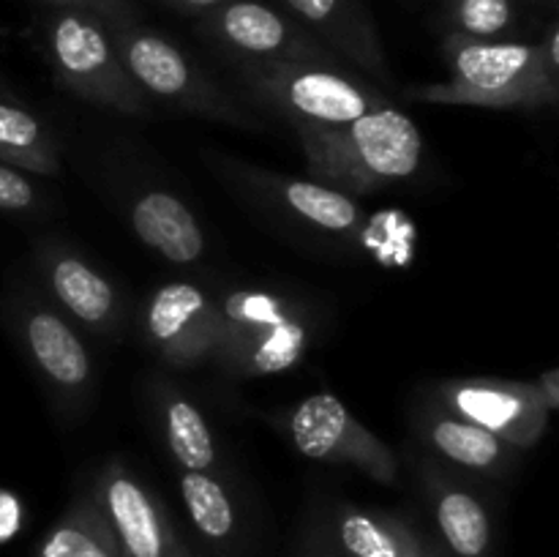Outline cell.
Returning a JSON list of instances; mask_svg holds the SVG:
<instances>
[{"label":"cell","mask_w":559,"mask_h":557,"mask_svg":"<svg viewBox=\"0 0 559 557\" xmlns=\"http://www.w3.org/2000/svg\"><path fill=\"white\" fill-rule=\"evenodd\" d=\"M448 36L473 42H506L519 25L516 0H448Z\"/></svg>","instance_id":"cell-24"},{"label":"cell","mask_w":559,"mask_h":557,"mask_svg":"<svg viewBox=\"0 0 559 557\" xmlns=\"http://www.w3.org/2000/svg\"><path fill=\"white\" fill-rule=\"evenodd\" d=\"M424 495L437 530L435 538L448 557H495V524L473 489L431 467L424 470Z\"/></svg>","instance_id":"cell-16"},{"label":"cell","mask_w":559,"mask_h":557,"mask_svg":"<svg viewBox=\"0 0 559 557\" xmlns=\"http://www.w3.org/2000/svg\"><path fill=\"white\" fill-rule=\"evenodd\" d=\"M156 415L175 464L191 473H213L218 464L216 437L202 410L173 386L156 388Z\"/></svg>","instance_id":"cell-20"},{"label":"cell","mask_w":559,"mask_h":557,"mask_svg":"<svg viewBox=\"0 0 559 557\" xmlns=\"http://www.w3.org/2000/svg\"><path fill=\"white\" fill-rule=\"evenodd\" d=\"M0 162L22 173L58 175L60 153L44 120L0 76Z\"/></svg>","instance_id":"cell-21"},{"label":"cell","mask_w":559,"mask_h":557,"mask_svg":"<svg viewBox=\"0 0 559 557\" xmlns=\"http://www.w3.org/2000/svg\"><path fill=\"white\" fill-rule=\"evenodd\" d=\"M178 489L197 533L213 546H229L238 535V506L233 491L213 473L180 470Z\"/></svg>","instance_id":"cell-23"},{"label":"cell","mask_w":559,"mask_h":557,"mask_svg":"<svg viewBox=\"0 0 559 557\" xmlns=\"http://www.w3.org/2000/svg\"><path fill=\"white\" fill-rule=\"evenodd\" d=\"M129 224L142 244L175 265H191L205 254V233L194 211L173 191H142L129 208Z\"/></svg>","instance_id":"cell-19"},{"label":"cell","mask_w":559,"mask_h":557,"mask_svg":"<svg viewBox=\"0 0 559 557\" xmlns=\"http://www.w3.org/2000/svg\"><path fill=\"white\" fill-rule=\"evenodd\" d=\"M120 557H175L183 546L164 502L123 464L107 459L91 486Z\"/></svg>","instance_id":"cell-9"},{"label":"cell","mask_w":559,"mask_h":557,"mask_svg":"<svg viewBox=\"0 0 559 557\" xmlns=\"http://www.w3.org/2000/svg\"><path fill=\"white\" fill-rule=\"evenodd\" d=\"M333 557H448L435 533L388 508L338 502L314 528Z\"/></svg>","instance_id":"cell-12"},{"label":"cell","mask_w":559,"mask_h":557,"mask_svg":"<svg viewBox=\"0 0 559 557\" xmlns=\"http://www.w3.org/2000/svg\"><path fill=\"white\" fill-rule=\"evenodd\" d=\"M431 396L445 410L511 442L519 451L535 446L549 426L551 413L540 402L535 382L459 377L437 382Z\"/></svg>","instance_id":"cell-10"},{"label":"cell","mask_w":559,"mask_h":557,"mask_svg":"<svg viewBox=\"0 0 559 557\" xmlns=\"http://www.w3.org/2000/svg\"><path fill=\"white\" fill-rule=\"evenodd\" d=\"M162 3L173 5V9L183 11V14L200 16V14H205V11L218 9L222 3H229V0H162Z\"/></svg>","instance_id":"cell-29"},{"label":"cell","mask_w":559,"mask_h":557,"mask_svg":"<svg viewBox=\"0 0 559 557\" xmlns=\"http://www.w3.org/2000/svg\"><path fill=\"white\" fill-rule=\"evenodd\" d=\"M549 3H555V0H549Z\"/></svg>","instance_id":"cell-32"},{"label":"cell","mask_w":559,"mask_h":557,"mask_svg":"<svg viewBox=\"0 0 559 557\" xmlns=\"http://www.w3.org/2000/svg\"><path fill=\"white\" fill-rule=\"evenodd\" d=\"M41 208V189L22 169L0 162V211L33 213Z\"/></svg>","instance_id":"cell-25"},{"label":"cell","mask_w":559,"mask_h":557,"mask_svg":"<svg viewBox=\"0 0 559 557\" xmlns=\"http://www.w3.org/2000/svg\"><path fill=\"white\" fill-rule=\"evenodd\" d=\"M115 47L134 85L180 112L229 126H251V118L167 36L136 22L109 27Z\"/></svg>","instance_id":"cell-6"},{"label":"cell","mask_w":559,"mask_h":557,"mask_svg":"<svg viewBox=\"0 0 559 557\" xmlns=\"http://www.w3.org/2000/svg\"><path fill=\"white\" fill-rule=\"evenodd\" d=\"M309 173L347 194H374L413 178L424 164V137L409 115L391 102L358 120L331 129H295Z\"/></svg>","instance_id":"cell-2"},{"label":"cell","mask_w":559,"mask_h":557,"mask_svg":"<svg viewBox=\"0 0 559 557\" xmlns=\"http://www.w3.org/2000/svg\"><path fill=\"white\" fill-rule=\"evenodd\" d=\"M41 271L55 304L85 328L112 333L120 322V295L104 273L63 246L41 251Z\"/></svg>","instance_id":"cell-15"},{"label":"cell","mask_w":559,"mask_h":557,"mask_svg":"<svg viewBox=\"0 0 559 557\" xmlns=\"http://www.w3.org/2000/svg\"><path fill=\"white\" fill-rule=\"evenodd\" d=\"M44 47L58 85L76 98L120 115L151 112V102L134 85L109 27L96 14L49 9L44 16Z\"/></svg>","instance_id":"cell-4"},{"label":"cell","mask_w":559,"mask_h":557,"mask_svg":"<svg viewBox=\"0 0 559 557\" xmlns=\"http://www.w3.org/2000/svg\"><path fill=\"white\" fill-rule=\"evenodd\" d=\"M33 557H120L91 489L71 500Z\"/></svg>","instance_id":"cell-22"},{"label":"cell","mask_w":559,"mask_h":557,"mask_svg":"<svg viewBox=\"0 0 559 557\" xmlns=\"http://www.w3.org/2000/svg\"><path fill=\"white\" fill-rule=\"evenodd\" d=\"M284 431L295 451L325 464H347L380 484H393L399 475L396 453L360 424L347 404L333 393H314L293 407L284 418Z\"/></svg>","instance_id":"cell-8"},{"label":"cell","mask_w":559,"mask_h":557,"mask_svg":"<svg viewBox=\"0 0 559 557\" xmlns=\"http://www.w3.org/2000/svg\"><path fill=\"white\" fill-rule=\"evenodd\" d=\"M145 342L164 364L197 369L216 349V300L197 284L169 282L147 298L142 311Z\"/></svg>","instance_id":"cell-11"},{"label":"cell","mask_w":559,"mask_h":557,"mask_svg":"<svg viewBox=\"0 0 559 557\" xmlns=\"http://www.w3.org/2000/svg\"><path fill=\"white\" fill-rule=\"evenodd\" d=\"M298 557H333V555H331V549L322 544L320 535H317L314 530H309V535L304 538V546H300Z\"/></svg>","instance_id":"cell-30"},{"label":"cell","mask_w":559,"mask_h":557,"mask_svg":"<svg viewBox=\"0 0 559 557\" xmlns=\"http://www.w3.org/2000/svg\"><path fill=\"white\" fill-rule=\"evenodd\" d=\"M309 322L293 300L267 289H233L216 300L213 358L235 377L295 369L309 349Z\"/></svg>","instance_id":"cell-3"},{"label":"cell","mask_w":559,"mask_h":557,"mask_svg":"<svg viewBox=\"0 0 559 557\" xmlns=\"http://www.w3.org/2000/svg\"><path fill=\"white\" fill-rule=\"evenodd\" d=\"M451 80L426 82L404 91L409 102L442 107L546 109L559 98V25L551 22L538 44L473 42L445 36L442 42Z\"/></svg>","instance_id":"cell-1"},{"label":"cell","mask_w":559,"mask_h":557,"mask_svg":"<svg viewBox=\"0 0 559 557\" xmlns=\"http://www.w3.org/2000/svg\"><path fill=\"white\" fill-rule=\"evenodd\" d=\"M16 333L44 386L63 404H82L93 386V360L71 322L41 300L16 309Z\"/></svg>","instance_id":"cell-13"},{"label":"cell","mask_w":559,"mask_h":557,"mask_svg":"<svg viewBox=\"0 0 559 557\" xmlns=\"http://www.w3.org/2000/svg\"><path fill=\"white\" fill-rule=\"evenodd\" d=\"M197 31L233 63H320L344 66L298 20L262 0H229L197 16Z\"/></svg>","instance_id":"cell-7"},{"label":"cell","mask_w":559,"mask_h":557,"mask_svg":"<svg viewBox=\"0 0 559 557\" xmlns=\"http://www.w3.org/2000/svg\"><path fill=\"white\" fill-rule=\"evenodd\" d=\"M36 3L49 5V9L91 11V14H96L107 27L140 20V11L131 5V0H36Z\"/></svg>","instance_id":"cell-26"},{"label":"cell","mask_w":559,"mask_h":557,"mask_svg":"<svg viewBox=\"0 0 559 557\" xmlns=\"http://www.w3.org/2000/svg\"><path fill=\"white\" fill-rule=\"evenodd\" d=\"M535 391H538L540 402L546 404V410L549 413H555L559 407V369H546L544 375L538 377V382H535Z\"/></svg>","instance_id":"cell-28"},{"label":"cell","mask_w":559,"mask_h":557,"mask_svg":"<svg viewBox=\"0 0 559 557\" xmlns=\"http://www.w3.org/2000/svg\"><path fill=\"white\" fill-rule=\"evenodd\" d=\"M420 437L429 442L431 451L440 453L448 462L480 475H506L516 462L519 448L500 440L491 431L469 424L462 415L451 413L440 402H431L415 415Z\"/></svg>","instance_id":"cell-17"},{"label":"cell","mask_w":559,"mask_h":557,"mask_svg":"<svg viewBox=\"0 0 559 557\" xmlns=\"http://www.w3.org/2000/svg\"><path fill=\"white\" fill-rule=\"evenodd\" d=\"M243 85L298 129H331L388 104L385 93L344 66L235 63Z\"/></svg>","instance_id":"cell-5"},{"label":"cell","mask_w":559,"mask_h":557,"mask_svg":"<svg viewBox=\"0 0 559 557\" xmlns=\"http://www.w3.org/2000/svg\"><path fill=\"white\" fill-rule=\"evenodd\" d=\"M175 557H197V555H191V552H189V546H180V552H178V555H175Z\"/></svg>","instance_id":"cell-31"},{"label":"cell","mask_w":559,"mask_h":557,"mask_svg":"<svg viewBox=\"0 0 559 557\" xmlns=\"http://www.w3.org/2000/svg\"><path fill=\"white\" fill-rule=\"evenodd\" d=\"M251 186L282 211L322 233L358 235L366 224V211L347 191L331 189L320 180L282 178V175L249 173Z\"/></svg>","instance_id":"cell-18"},{"label":"cell","mask_w":559,"mask_h":557,"mask_svg":"<svg viewBox=\"0 0 559 557\" xmlns=\"http://www.w3.org/2000/svg\"><path fill=\"white\" fill-rule=\"evenodd\" d=\"M20 522H22V508H20V500H16V495L0 489V541L11 538V535L20 530Z\"/></svg>","instance_id":"cell-27"},{"label":"cell","mask_w":559,"mask_h":557,"mask_svg":"<svg viewBox=\"0 0 559 557\" xmlns=\"http://www.w3.org/2000/svg\"><path fill=\"white\" fill-rule=\"evenodd\" d=\"M282 3L293 20L320 38L344 63H353L380 85L393 87L380 33L360 0H282Z\"/></svg>","instance_id":"cell-14"}]
</instances>
